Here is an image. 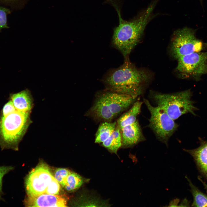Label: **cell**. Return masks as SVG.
I'll return each instance as SVG.
<instances>
[{"instance_id":"1","label":"cell","mask_w":207,"mask_h":207,"mask_svg":"<svg viewBox=\"0 0 207 207\" xmlns=\"http://www.w3.org/2000/svg\"><path fill=\"white\" fill-rule=\"evenodd\" d=\"M158 0H154L135 18L129 21L120 16L118 25L114 30L112 43L124 58L129 57L143 34L147 25L154 17L153 11Z\"/></svg>"},{"instance_id":"24","label":"cell","mask_w":207,"mask_h":207,"mask_svg":"<svg viewBox=\"0 0 207 207\" xmlns=\"http://www.w3.org/2000/svg\"><path fill=\"white\" fill-rule=\"evenodd\" d=\"M179 200L178 198L175 199L170 201L168 206H178Z\"/></svg>"},{"instance_id":"19","label":"cell","mask_w":207,"mask_h":207,"mask_svg":"<svg viewBox=\"0 0 207 207\" xmlns=\"http://www.w3.org/2000/svg\"><path fill=\"white\" fill-rule=\"evenodd\" d=\"M26 0H0V5L12 10L21 9L24 6Z\"/></svg>"},{"instance_id":"25","label":"cell","mask_w":207,"mask_h":207,"mask_svg":"<svg viewBox=\"0 0 207 207\" xmlns=\"http://www.w3.org/2000/svg\"><path fill=\"white\" fill-rule=\"evenodd\" d=\"M179 206H188V204L187 200H184Z\"/></svg>"},{"instance_id":"26","label":"cell","mask_w":207,"mask_h":207,"mask_svg":"<svg viewBox=\"0 0 207 207\" xmlns=\"http://www.w3.org/2000/svg\"><path fill=\"white\" fill-rule=\"evenodd\" d=\"M199 179L202 182V183L204 186L205 188L207 189V185L205 183H204V181L202 180V179H200V178H199Z\"/></svg>"},{"instance_id":"22","label":"cell","mask_w":207,"mask_h":207,"mask_svg":"<svg viewBox=\"0 0 207 207\" xmlns=\"http://www.w3.org/2000/svg\"><path fill=\"white\" fill-rule=\"evenodd\" d=\"M14 167L12 166H0V201L3 200L2 191L3 179L4 176L10 171L13 170Z\"/></svg>"},{"instance_id":"14","label":"cell","mask_w":207,"mask_h":207,"mask_svg":"<svg viewBox=\"0 0 207 207\" xmlns=\"http://www.w3.org/2000/svg\"><path fill=\"white\" fill-rule=\"evenodd\" d=\"M142 104V102L139 101L134 102L131 108L118 119L117 124L120 129L131 124L137 120V117L141 112Z\"/></svg>"},{"instance_id":"4","label":"cell","mask_w":207,"mask_h":207,"mask_svg":"<svg viewBox=\"0 0 207 207\" xmlns=\"http://www.w3.org/2000/svg\"><path fill=\"white\" fill-rule=\"evenodd\" d=\"M30 112L16 109L4 116L0 117V146L2 150H18V144L30 122Z\"/></svg>"},{"instance_id":"6","label":"cell","mask_w":207,"mask_h":207,"mask_svg":"<svg viewBox=\"0 0 207 207\" xmlns=\"http://www.w3.org/2000/svg\"><path fill=\"white\" fill-rule=\"evenodd\" d=\"M143 102L151 114L148 126L158 139L167 146L169 139L177 130L178 125L159 107L153 106L145 99Z\"/></svg>"},{"instance_id":"9","label":"cell","mask_w":207,"mask_h":207,"mask_svg":"<svg viewBox=\"0 0 207 207\" xmlns=\"http://www.w3.org/2000/svg\"><path fill=\"white\" fill-rule=\"evenodd\" d=\"M54 178L46 164L39 163L26 178L25 187L27 196L46 193L47 187Z\"/></svg>"},{"instance_id":"10","label":"cell","mask_w":207,"mask_h":207,"mask_svg":"<svg viewBox=\"0 0 207 207\" xmlns=\"http://www.w3.org/2000/svg\"><path fill=\"white\" fill-rule=\"evenodd\" d=\"M25 204L30 207L67 206V200L62 196L43 193L35 196H27Z\"/></svg>"},{"instance_id":"8","label":"cell","mask_w":207,"mask_h":207,"mask_svg":"<svg viewBox=\"0 0 207 207\" xmlns=\"http://www.w3.org/2000/svg\"><path fill=\"white\" fill-rule=\"evenodd\" d=\"M177 59L176 69L183 78L198 80L207 74V51L193 53Z\"/></svg>"},{"instance_id":"2","label":"cell","mask_w":207,"mask_h":207,"mask_svg":"<svg viewBox=\"0 0 207 207\" xmlns=\"http://www.w3.org/2000/svg\"><path fill=\"white\" fill-rule=\"evenodd\" d=\"M124 59L123 64L109 72L103 81L107 90L128 95L136 99L142 93L148 76L145 72L137 68L129 57Z\"/></svg>"},{"instance_id":"15","label":"cell","mask_w":207,"mask_h":207,"mask_svg":"<svg viewBox=\"0 0 207 207\" xmlns=\"http://www.w3.org/2000/svg\"><path fill=\"white\" fill-rule=\"evenodd\" d=\"M102 145L111 152L117 154L118 150L122 145L120 129L117 124L115 130L109 137L102 143Z\"/></svg>"},{"instance_id":"11","label":"cell","mask_w":207,"mask_h":207,"mask_svg":"<svg viewBox=\"0 0 207 207\" xmlns=\"http://www.w3.org/2000/svg\"><path fill=\"white\" fill-rule=\"evenodd\" d=\"M120 129L122 145L124 147L133 146L145 140V138L137 120L134 123Z\"/></svg>"},{"instance_id":"18","label":"cell","mask_w":207,"mask_h":207,"mask_svg":"<svg viewBox=\"0 0 207 207\" xmlns=\"http://www.w3.org/2000/svg\"><path fill=\"white\" fill-rule=\"evenodd\" d=\"M85 180L76 173L71 172L63 187L68 191H73L79 188L85 182Z\"/></svg>"},{"instance_id":"7","label":"cell","mask_w":207,"mask_h":207,"mask_svg":"<svg viewBox=\"0 0 207 207\" xmlns=\"http://www.w3.org/2000/svg\"><path fill=\"white\" fill-rule=\"evenodd\" d=\"M204 44L197 38L195 32L188 28L176 30L171 40V51L172 56L177 59L180 57L203 50Z\"/></svg>"},{"instance_id":"12","label":"cell","mask_w":207,"mask_h":207,"mask_svg":"<svg viewBox=\"0 0 207 207\" xmlns=\"http://www.w3.org/2000/svg\"><path fill=\"white\" fill-rule=\"evenodd\" d=\"M9 99L12 101L17 110L24 112H30L32 106L33 101L30 92L28 89L10 94Z\"/></svg>"},{"instance_id":"13","label":"cell","mask_w":207,"mask_h":207,"mask_svg":"<svg viewBox=\"0 0 207 207\" xmlns=\"http://www.w3.org/2000/svg\"><path fill=\"white\" fill-rule=\"evenodd\" d=\"M184 150L193 157L201 172L207 178V141L202 142L195 149Z\"/></svg>"},{"instance_id":"17","label":"cell","mask_w":207,"mask_h":207,"mask_svg":"<svg viewBox=\"0 0 207 207\" xmlns=\"http://www.w3.org/2000/svg\"><path fill=\"white\" fill-rule=\"evenodd\" d=\"M191 188V192L193 200L192 204L193 207H207V195L200 191L192 183L190 180L185 177Z\"/></svg>"},{"instance_id":"21","label":"cell","mask_w":207,"mask_h":207,"mask_svg":"<svg viewBox=\"0 0 207 207\" xmlns=\"http://www.w3.org/2000/svg\"><path fill=\"white\" fill-rule=\"evenodd\" d=\"M71 172L66 168H58L55 170L54 177L59 183L63 187L65 183L68 176Z\"/></svg>"},{"instance_id":"3","label":"cell","mask_w":207,"mask_h":207,"mask_svg":"<svg viewBox=\"0 0 207 207\" xmlns=\"http://www.w3.org/2000/svg\"><path fill=\"white\" fill-rule=\"evenodd\" d=\"M135 99L129 95L107 89L97 95L87 115L99 120L111 122L133 105Z\"/></svg>"},{"instance_id":"20","label":"cell","mask_w":207,"mask_h":207,"mask_svg":"<svg viewBox=\"0 0 207 207\" xmlns=\"http://www.w3.org/2000/svg\"><path fill=\"white\" fill-rule=\"evenodd\" d=\"M11 12L9 8L0 5V31L2 29L9 28L7 17Z\"/></svg>"},{"instance_id":"23","label":"cell","mask_w":207,"mask_h":207,"mask_svg":"<svg viewBox=\"0 0 207 207\" xmlns=\"http://www.w3.org/2000/svg\"><path fill=\"white\" fill-rule=\"evenodd\" d=\"M12 101L9 99L3 106L1 111L0 117H3L16 110Z\"/></svg>"},{"instance_id":"5","label":"cell","mask_w":207,"mask_h":207,"mask_svg":"<svg viewBox=\"0 0 207 207\" xmlns=\"http://www.w3.org/2000/svg\"><path fill=\"white\" fill-rule=\"evenodd\" d=\"M192 95L190 90L188 89L171 93H155L152 98L157 106L175 120L187 113L195 115L198 109L191 99Z\"/></svg>"},{"instance_id":"16","label":"cell","mask_w":207,"mask_h":207,"mask_svg":"<svg viewBox=\"0 0 207 207\" xmlns=\"http://www.w3.org/2000/svg\"><path fill=\"white\" fill-rule=\"evenodd\" d=\"M116 124V122H102L99 125L96 133L95 143H102L105 141L115 130Z\"/></svg>"}]
</instances>
